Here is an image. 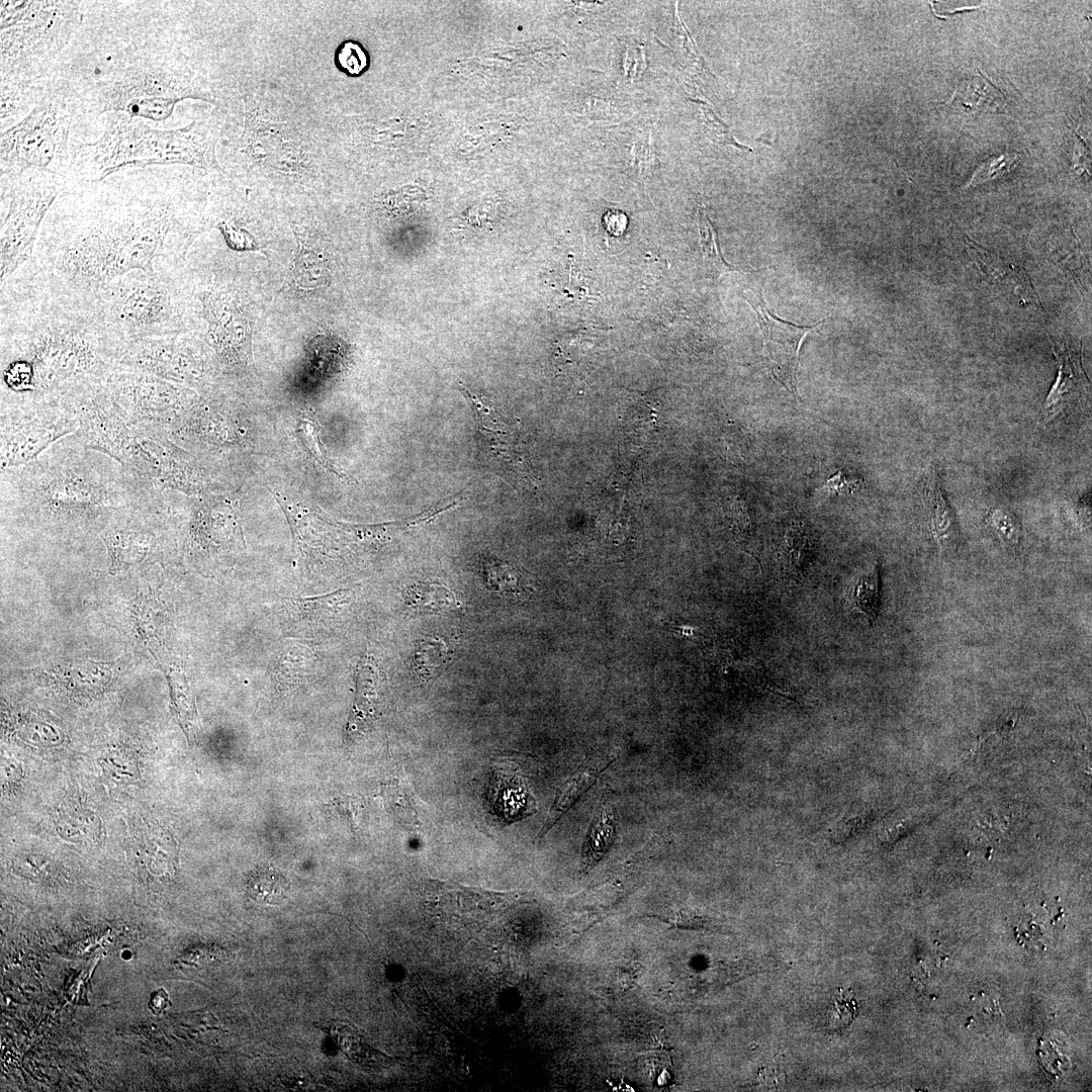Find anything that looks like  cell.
I'll use <instances>...</instances> for the list:
<instances>
[{"label":"cell","mask_w":1092,"mask_h":1092,"mask_svg":"<svg viewBox=\"0 0 1092 1092\" xmlns=\"http://www.w3.org/2000/svg\"><path fill=\"white\" fill-rule=\"evenodd\" d=\"M170 1005L168 993L164 989L154 992L151 995L149 1002V1008L155 1014H161Z\"/></svg>","instance_id":"cell-41"},{"label":"cell","mask_w":1092,"mask_h":1092,"mask_svg":"<svg viewBox=\"0 0 1092 1092\" xmlns=\"http://www.w3.org/2000/svg\"><path fill=\"white\" fill-rule=\"evenodd\" d=\"M216 228L221 232L226 245L237 251H260L261 247L246 231L238 229L232 222L222 220Z\"/></svg>","instance_id":"cell-36"},{"label":"cell","mask_w":1092,"mask_h":1092,"mask_svg":"<svg viewBox=\"0 0 1092 1092\" xmlns=\"http://www.w3.org/2000/svg\"><path fill=\"white\" fill-rule=\"evenodd\" d=\"M81 93L63 95L73 113L78 110L95 116L123 112L154 121L167 119L174 105L193 96L188 83L159 61V56H142L106 69Z\"/></svg>","instance_id":"cell-5"},{"label":"cell","mask_w":1092,"mask_h":1092,"mask_svg":"<svg viewBox=\"0 0 1092 1092\" xmlns=\"http://www.w3.org/2000/svg\"><path fill=\"white\" fill-rule=\"evenodd\" d=\"M103 123L101 135L72 158L70 170L79 183L99 182L129 168L186 164L208 169L215 164L213 141L202 123L162 130L123 112L106 113Z\"/></svg>","instance_id":"cell-4"},{"label":"cell","mask_w":1092,"mask_h":1092,"mask_svg":"<svg viewBox=\"0 0 1092 1092\" xmlns=\"http://www.w3.org/2000/svg\"><path fill=\"white\" fill-rule=\"evenodd\" d=\"M288 884L283 875L273 869L255 871L247 881V893L263 904H279L286 896Z\"/></svg>","instance_id":"cell-30"},{"label":"cell","mask_w":1092,"mask_h":1092,"mask_svg":"<svg viewBox=\"0 0 1092 1092\" xmlns=\"http://www.w3.org/2000/svg\"><path fill=\"white\" fill-rule=\"evenodd\" d=\"M123 345L85 301L24 269L1 283V404L58 401L101 383Z\"/></svg>","instance_id":"cell-2"},{"label":"cell","mask_w":1092,"mask_h":1092,"mask_svg":"<svg viewBox=\"0 0 1092 1092\" xmlns=\"http://www.w3.org/2000/svg\"><path fill=\"white\" fill-rule=\"evenodd\" d=\"M198 299L207 341L219 360L229 365L247 361L255 324L247 298L225 284L211 282Z\"/></svg>","instance_id":"cell-13"},{"label":"cell","mask_w":1092,"mask_h":1092,"mask_svg":"<svg viewBox=\"0 0 1092 1092\" xmlns=\"http://www.w3.org/2000/svg\"><path fill=\"white\" fill-rule=\"evenodd\" d=\"M75 1L0 2L1 80L37 82L41 66L62 52L82 22Z\"/></svg>","instance_id":"cell-6"},{"label":"cell","mask_w":1092,"mask_h":1092,"mask_svg":"<svg viewBox=\"0 0 1092 1092\" xmlns=\"http://www.w3.org/2000/svg\"><path fill=\"white\" fill-rule=\"evenodd\" d=\"M881 567L878 562L874 567L858 575L849 588L851 604L866 616L870 624L877 618L880 606Z\"/></svg>","instance_id":"cell-29"},{"label":"cell","mask_w":1092,"mask_h":1092,"mask_svg":"<svg viewBox=\"0 0 1092 1092\" xmlns=\"http://www.w3.org/2000/svg\"><path fill=\"white\" fill-rule=\"evenodd\" d=\"M828 490L835 491L834 493H850L855 489L860 488V479L848 478L846 475H842L838 472L827 480L826 484Z\"/></svg>","instance_id":"cell-39"},{"label":"cell","mask_w":1092,"mask_h":1092,"mask_svg":"<svg viewBox=\"0 0 1092 1092\" xmlns=\"http://www.w3.org/2000/svg\"><path fill=\"white\" fill-rule=\"evenodd\" d=\"M404 604L415 611L430 613L447 612L461 606L451 589L431 581L411 585L404 593Z\"/></svg>","instance_id":"cell-27"},{"label":"cell","mask_w":1092,"mask_h":1092,"mask_svg":"<svg viewBox=\"0 0 1092 1092\" xmlns=\"http://www.w3.org/2000/svg\"><path fill=\"white\" fill-rule=\"evenodd\" d=\"M297 251L288 273L289 283L298 290L325 286L331 277V258L322 240L312 234L295 233Z\"/></svg>","instance_id":"cell-19"},{"label":"cell","mask_w":1092,"mask_h":1092,"mask_svg":"<svg viewBox=\"0 0 1092 1092\" xmlns=\"http://www.w3.org/2000/svg\"><path fill=\"white\" fill-rule=\"evenodd\" d=\"M1006 97L1004 93L979 71L964 76L948 104L968 112H1001Z\"/></svg>","instance_id":"cell-22"},{"label":"cell","mask_w":1092,"mask_h":1092,"mask_svg":"<svg viewBox=\"0 0 1092 1092\" xmlns=\"http://www.w3.org/2000/svg\"><path fill=\"white\" fill-rule=\"evenodd\" d=\"M616 810L609 802L602 803L592 820L582 848L584 868L594 867L609 850L616 838Z\"/></svg>","instance_id":"cell-24"},{"label":"cell","mask_w":1092,"mask_h":1092,"mask_svg":"<svg viewBox=\"0 0 1092 1092\" xmlns=\"http://www.w3.org/2000/svg\"><path fill=\"white\" fill-rule=\"evenodd\" d=\"M611 762L612 760L586 762L566 780L557 792V796L546 821L538 834V841L546 835L560 817L594 784L598 776L608 767Z\"/></svg>","instance_id":"cell-23"},{"label":"cell","mask_w":1092,"mask_h":1092,"mask_svg":"<svg viewBox=\"0 0 1092 1092\" xmlns=\"http://www.w3.org/2000/svg\"><path fill=\"white\" fill-rule=\"evenodd\" d=\"M698 228L703 257L708 265L711 266L712 271L718 276H721L724 273L736 270L735 267L724 260L718 242V235L711 220L702 208L699 209Z\"/></svg>","instance_id":"cell-31"},{"label":"cell","mask_w":1092,"mask_h":1092,"mask_svg":"<svg viewBox=\"0 0 1092 1092\" xmlns=\"http://www.w3.org/2000/svg\"><path fill=\"white\" fill-rule=\"evenodd\" d=\"M65 189L39 231L28 269L50 289L88 298L134 270L168 268L178 219L159 171H118Z\"/></svg>","instance_id":"cell-1"},{"label":"cell","mask_w":1092,"mask_h":1092,"mask_svg":"<svg viewBox=\"0 0 1092 1092\" xmlns=\"http://www.w3.org/2000/svg\"><path fill=\"white\" fill-rule=\"evenodd\" d=\"M313 653L305 644L288 643L279 652L272 667V675L278 686L288 689L302 681L310 672Z\"/></svg>","instance_id":"cell-26"},{"label":"cell","mask_w":1092,"mask_h":1092,"mask_svg":"<svg viewBox=\"0 0 1092 1092\" xmlns=\"http://www.w3.org/2000/svg\"><path fill=\"white\" fill-rule=\"evenodd\" d=\"M632 154L639 173L642 174L644 170L647 171L652 160L649 138L645 139L643 142L636 143Z\"/></svg>","instance_id":"cell-40"},{"label":"cell","mask_w":1092,"mask_h":1092,"mask_svg":"<svg viewBox=\"0 0 1092 1092\" xmlns=\"http://www.w3.org/2000/svg\"><path fill=\"white\" fill-rule=\"evenodd\" d=\"M701 110L707 130L710 132L711 138L714 141L721 144H731L734 146H739L737 143H735L736 141L733 138L729 127L721 119L718 118V116L713 112V110H711V108L706 103L701 104Z\"/></svg>","instance_id":"cell-37"},{"label":"cell","mask_w":1092,"mask_h":1092,"mask_svg":"<svg viewBox=\"0 0 1092 1092\" xmlns=\"http://www.w3.org/2000/svg\"><path fill=\"white\" fill-rule=\"evenodd\" d=\"M921 502L929 530L941 552L956 550L960 540L959 525L935 465L925 473Z\"/></svg>","instance_id":"cell-18"},{"label":"cell","mask_w":1092,"mask_h":1092,"mask_svg":"<svg viewBox=\"0 0 1092 1092\" xmlns=\"http://www.w3.org/2000/svg\"><path fill=\"white\" fill-rule=\"evenodd\" d=\"M0 491L2 512L77 530L115 525L163 496L72 435L34 461L1 470Z\"/></svg>","instance_id":"cell-3"},{"label":"cell","mask_w":1092,"mask_h":1092,"mask_svg":"<svg viewBox=\"0 0 1092 1092\" xmlns=\"http://www.w3.org/2000/svg\"><path fill=\"white\" fill-rule=\"evenodd\" d=\"M745 299L755 311L763 336V359L771 378L798 396L797 371L799 351L806 335L821 327L825 320L812 326H799L784 321L766 306L761 288L748 291Z\"/></svg>","instance_id":"cell-14"},{"label":"cell","mask_w":1092,"mask_h":1092,"mask_svg":"<svg viewBox=\"0 0 1092 1092\" xmlns=\"http://www.w3.org/2000/svg\"><path fill=\"white\" fill-rule=\"evenodd\" d=\"M73 115L67 100L50 86L47 95L27 115L1 131V178L40 171L68 179Z\"/></svg>","instance_id":"cell-8"},{"label":"cell","mask_w":1092,"mask_h":1092,"mask_svg":"<svg viewBox=\"0 0 1092 1092\" xmlns=\"http://www.w3.org/2000/svg\"><path fill=\"white\" fill-rule=\"evenodd\" d=\"M383 697V678L374 654L366 650L357 665L356 695L349 730L367 728L377 717Z\"/></svg>","instance_id":"cell-20"},{"label":"cell","mask_w":1092,"mask_h":1092,"mask_svg":"<svg viewBox=\"0 0 1092 1092\" xmlns=\"http://www.w3.org/2000/svg\"><path fill=\"white\" fill-rule=\"evenodd\" d=\"M167 269L130 271L85 298L123 346L141 338L178 333L181 312Z\"/></svg>","instance_id":"cell-7"},{"label":"cell","mask_w":1092,"mask_h":1092,"mask_svg":"<svg viewBox=\"0 0 1092 1092\" xmlns=\"http://www.w3.org/2000/svg\"><path fill=\"white\" fill-rule=\"evenodd\" d=\"M1018 158L1019 157L1016 154H1003L998 158L990 159L974 173L967 187L976 186L988 180L1001 177L1015 166Z\"/></svg>","instance_id":"cell-35"},{"label":"cell","mask_w":1092,"mask_h":1092,"mask_svg":"<svg viewBox=\"0 0 1092 1092\" xmlns=\"http://www.w3.org/2000/svg\"><path fill=\"white\" fill-rule=\"evenodd\" d=\"M117 366L176 383L195 380L201 374L200 363L178 333L141 338L124 344Z\"/></svg>","instance_id":"cell-16"},{"label":"cell","mask_w":1092,"mask_h":1092,"mask_svg":"<svg viewBox=\"0 0 1092 1092\" xmlns=\"http://www.w3.org/2000/svg\"><path fill=\"white\" fill-rule=\"evenodd\" d=\"M1059 371L1041 411L1040 423L1046 425L1064 415L1079 400L1085 386L1082 370L1075 365L1068 353L1058 354Z\"/></svg>","instance_id":"cell-21"},{"label":"cell","mask_w":1092,"mask_h":1092,"mask_svg":"<svg viewBox=\"0 0 1092 1092\" xmlns=\"http://www.w3.org/2000/svg\"><path fill=\"white\" fill-rule=\"evenodd\" d=\"M486 583L494 592L506 595H519L524 587L517 571L497 559H489L484 564Z\"/></svg>","instance_id":"cell-32"},{"label":"cell","mask_w":1092,"mask_h":1092,"mask_svg":"<svg viewBox=\"0 0 1092 1092\" xmlns=\"http://www.w3.org/2000/svg\"><path fill=\"white\" fill-rule=\"evenodd\" d=\"M113 403L134 426L168 431L184 416L189 393L155 375L116 366L102 381Z\"/></svg>","instance_id":"cell-12"},{"label":"cell","mask_w":1092,"mask_h":1092,"mask_svg":"<svg viewBox=\"0 0 1092 1092\" xmlns=\"http://www.w3.org/2000/svg\"><path fill=\"white\" fill-rule=\"evenodd\" d=\"M336 61L341 70L349 75L361 74L368 65L366 52L359 43L353 41H347L340 46L336 54Z\"/></svg>","instance_id":"cell-34"},{"label":"cell","mask_w":1092,"mask_h":1092,"mask_svg":"<svg viewBox=\"0 0 1092 1092\" xmlns=\"http://www.w3.org/2000/svg\"><path fill=\"white\" fill-rule=\"evenodd\" d=\"M67 182L40 171L1 178V198L7 202L1 216V283L31 260L44 218Z\"/></svg>","instance_id":"cell-9"},{"label":"cell","mask_w":1092,"mask_h":1092,"mask_svg":"<svg viewBox=\"0 0 1092 1092\" xmlns=\"http://www.w3.org/2000/svg\"><path fill=\"white\" fill-rule=\"evenodd\" d=\"M120 465L158 493L167 489L199 493L209 486L202 467L165 431L135 426Z\"/></svg>","instance_id":"cell-11"},{"label":"cell","mask_w":1092,"mask_h":1092,"mask_svg":"<svg viewBox=\"0 0 1092 1092\" xmlns=\"http://www.w3.org/2000/svg\"><path fill=\"white\" fill-rule=\"evenodd\" d=\"M987 523L1006 545L1015 547L1019 543L1021 527L1010 511L999 507L991 509L987 515Z\"/></svg>","instance_id":"cell-33"},{"label":"cell","mask_w":1092,"mask_h":1092,"mask_svg":"<svg viewBox=\"0 0 1092 1092\" xmlns=\"http://www.w3.org/2000/svg\"><path fill=\"white\" fill-rule=\"evenodd\" d=\"M354 598L353 589H341L322 597L293 598L288 600V604L291 613L296 615V620L309 625H320L336 618Z\"/></svg>","instance_id":"cell-25"},{"label":"cell","mask_w":1092,"mask_h":1092,"mask_svg":"<svg viewBox=\"0 0 1092 1092\" xmlns=\"http://www.w3.org/2000/svg\"><path fill=\"white\" fill-rule=\"evenodd\" d=\"M450 658V651L445 640L430 636L422 639L413 656V666L421 681L435 679L444 669Z\"/></svg>","instance_id":"cell-28"},{"label":"cell","mask_w":1092,"mask_h":1092,"mask_svg":"<svg viewBox=\"0 0 1092 1092\" xmlns=\"http://www.w3.org/2000/svg\"><path fill=\"white\" fill-rule=\"evenodd\" d=\"M427 898L432 903L435 914L455 921L485 922L489 917L500 912L502 906L508 902L506 895L486 893L476 889L453 887L451 885L433 883L432 888H427Z\"/></svg>","instance_id":"cell-17"},{"label":"cell","mask_w":1092,"mask_h":1092,"mask_svg":"<svg viewBox=\"0 0 1092 1092\" xmlns=\"http://www.w3.org/2000/svg\"><path fill=\"white\" fill-rule=\"evenodd\" d=\"M852 1000H843L840 998L834 1001L831 1010L828 1013L829 1027L833 1029L843 1028L852 1019V1008L850 1003Z\"/></svg>","instance_id":"cell-38"},{"label":"cell","mask_w":1092,"mask_h":1092,"mask_svg":"<svg viewBox=\"0 0 1092 1092\" xmlns=\"http://www.w3.org/2000/svg\"><path fill=\"white\" fill-rule=\"evenodd\" d=\"M1 470L34 461L56 442L80 426L67 400L0 405Z\"/></svg>","instance_id":"cell-10"},{"label":"cell","mask_w":1092,"mask_h":1092,"mask_svg":"<svg viewBox=\"0 0 1092 1092\" xmlns=\"http://www.w3.org/2000/svg\"><path fill=\"white\" fill-rule=\"evenodd\" d=\"M458 389L471 407L478 441L492 468L500 475L518 479L525 474L524 450L516 425L509 421L492 401L458 383Z\"/></svg>","instance_id":"cell-15"}]
</instances>
